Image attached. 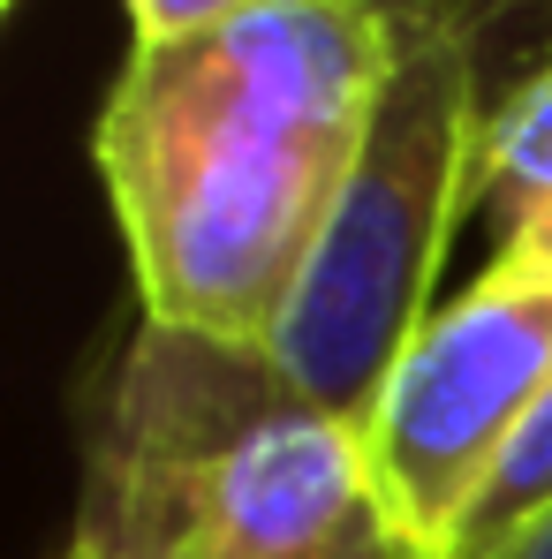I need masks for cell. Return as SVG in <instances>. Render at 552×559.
Masks as SVG:
<instances>
[{
  "instance_id": "8fae6325",
  "label": "cell",
  "mask_w": 552,
  "mask_h": 559,
  "mask_svg": "<svg viewBox=\"0 0 552 559\" xmlns=\"http://www.w3.org/2000/svg\"><path fill=\"white\" fill-rule=\"evenodd\" d=\"M61 559H84V552H61Z\"/></svg>"
},
{
  "instance_id": "52a82bcc",
  "label": "cell",
  "mask_w": 552,
  "mask_h": 559,
  "mask_svg": "<svg viewBox=\"0 0 552 559\" xmlns=\"http://www.w3.org/2000/svg\"><path fill=\"white\" fill-rule=\"evenodd\" d=\"M129 8V38L137 46H183V38H204V31H227L273 0H121Z\"/></svg>"
},
{
  "instance_id": "277c9868",
  "label": "cell",
  "mask_w": 552,
  "mask_h": 559,
  "mask_svg": "<svg viewBox=\"0 0 552 559\" xmlns=\"http://www.w3.org/2000/svg\"><path fill=\"white\" fill-rule=\"evenodd\" d=\"M552 385V258L492 250V265L439 302L364 416V468L378 514L424 545L455 552L461 522L500 468L507 439Z\"/></svg>"
},
{
  "instance_id": "30bf717a",
  "label": "cell",
  "mask_w": 552,
  "mask_h": 559,
  "mask_svg": "<svg viewBox=\"0 0 552 559\" xmlns=\"http://www.w3.org/2000/svg\"><path fill=\"white\" fill-rule=\"evenodd\" d=\"M469 8H484V15H492V8H500V0H469Z\"/></svg>"
},
{
  "instance_id": "ba28073f",
  "label": "cell",
  "mask_w": 552,
  "mask_h": 559,
  "mask_svg": "<svg viewBox=\"0 0 552 559\" xmlns=\"http://www.w3.org/2000/svg\"><path fill=\"white\" fill-rule=\"evenodd\" d=\"M303 559H432L424 545H409L386 514H364L356 530H341L333 545H318V552H303Z\"/></svg>"
},
{
  "instance_id": "8992f818",
  "label": "cell",
  "mask_w": 552,
  "mask_h": 559,
  "mask_svg": "<svg viewBox=\"0 0 552 559\" xmlns=\"http://www.w3.org/2000/svg\"><path fill=\"white\" fill-rule=\"evenodd\" d=\"M545 507H552V385L538 393V408L522 416V431L507 439L500 468L484 476V491H477V507H469V522H461L447 559H484L492 545H507L515 530H530Z\"/></svg>"
},
{
  "instance_id": "7a4b0ae2",
  "label": "cell",
  "mask_w": 552,
  "mask_h": 559,
  "mask_svg": "<svg viewBox=\"0 0 552 559\" xmlns=\"http://www.w3.org/2000/svg\"><path fill=\"white\" fill-rule=\"evenodd\" d=\"M378 514L364 431L266 341L144 318L84 401V559H303Z\"/></svg>"
},
{
  "instance_id": "5b68a950",
  "label": "cell",
  "mask_w": 552,
  "mask_h": 559,
  "mask_svg": "<svg viewBox=\"0 0 552 559\" xmlns=\"http://www.w3.org/2000/svg\"><path fill=\"white\" fill-rule=\"evenodd\" d=\"M477 212L492 219L500 250L552 258V53L545 69H530L507 98H492Z\"/></svg>"
},
{
  "instance_id": "9c48e42d",
  "label": "cell",
  "mask_w": 552,
  "mask_h": 559,
  "mask_svg": "<svg viewBox=\"0 0 552 559\" xmlns=\"http://www.w3.org/2000/svg\"><path fill=\"white\" fill-rule=\"evenodd\" d=\"M484 559H552V507L538 514V522H530V530H515L507 545H492Z\"/></svg>"
},
{
  "instance_id": "6da1fadb",
  "label": "cell",
  "mask_w": 552,
  "mask_h": 559,
  "mask_svg": "<svg viewBox=\"0 0 552 559\" xmlns=\"http://www.w3.org/2000/svg\"><path fill=\"white\" fill-rule=\"evenodd\" d=\"M394 53V0H273L183 46H129L92 159L144 318L273 341Z\"/></svg>"
},
{
  "instance_id": "3957f363",
  "label": "cell",
  "mask_w": 552,
  "mask_h": 559,
  "mask_svg": "<svg viewBox=\"0 0 552 559\" xmlns=\"http://www.w3.org/2000/svg\"><path fill=\"white\" fill-rule=\"evenodd\" d=\"M401 53L378 92L371 136L341 182V204L273 325L280 371L341 424L364 431L378 385L394 378L416 325L439 310V265L477 212L484 167V8L469 0H394Z\"/></svg>"
}]
</instances>
